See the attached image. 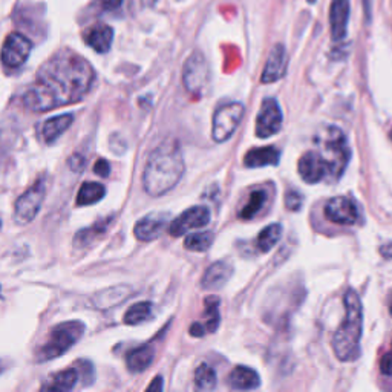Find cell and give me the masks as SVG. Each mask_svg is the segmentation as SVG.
Returning <instances> with one entry per match:
<instances>
[{"instance_id": "24", "label": "cell", "mask_w": 392, "mask_h": 392, "mask_svg": "<svg viewBox=\"0 0 392 392\" xmlns=\"http://www.w3.org/2000/svg\"><path fill=\"white\" fill-rule=\"evenodd\" d=\"M131 288L126 285H120V287H114L109 288L106 291H102V293L95 296V305L97 308H112L114 305L123 302V300L129 296Z\"/></svg>"}, {"instance_id": "10", "label": "cell", "mask_w": 392, "mask_h": 392, "mask_svg": "<svg viewBox=\"0 0 392 392\" xmlns=\"http://www.w3.org/2000/svg\"><path fill=\"white\" fill-rule=\"evenodd\" d=\"M282 111L276 98H266L261 105L259 114L256 117V132L258 138H270L282 129Z\"/></svg>"}, {"instance_id": "14", "label": "cell", "mask_w": 392, "mask_h": 392, "mask_svg": "<svg viewBox=\"0 0 392 392\" xmlns=\"http://www.w3.org/2000/svg\"><path fill=\"white\" fill-rule=\"evenodd\" d=\"M299 175L308 184H317L328 177V164L316 150L305 152L297 164Z\"/></svg>"}, {"instance_id": "31", "label": "cell", "mask_w": 392, "mask_h": 392, "mask_svg": "<svg viewBox=\"0 0 392 392\" xmlns=\"http://www.w3.org/2000/svg\"><path fill=\"white\" fill-rule=\"evenodd\" d=\"M267 203V194L263 190H254L249 198V203L244 206L241 218L242 220H251V218L256 216Z\"/></svg>"}, {"instance_id": "8", "label": "cell", "mask_w": 392, "mask_h": 392, "mask_svg": "<svg viewBox=\"0 0 392 392\" xmlns=\"http://www.w3.org/2000/svg\"><path fill=\"white\" fill-rule=\"evenodd\" d=\"M182 81L189 93L199 95L208 86L210 81V68L201 52H194L187 59L184 71H182Z\"/></svg>"}, {"instance_id": "16", "label": "cell", "mask_w": 392, "mask_h": 392, "mask_svg": "<svg viewBox=\"0 0 392 392\" xmlns=\"http://www.w3.org/2000/svg\"><path fill=\"white\" fill-rule=\"evenodd\" d=\"M348 19H350V0H333L330 8V25H331V37L334 42H340L345 39L348 31Z\"/></svg>"}, {"instance_id": "32", "label": "cell", "mask_w": 392, "mask_h": 392, "mask_svg": "<svg viewBox=\"0 0 392 392\" xmlns=\"http://www.w3.org/2000/svg\"><path fill=\"white\" fill-rule=\"evenodd\" d=\"M109 221H111V220H102V221L95 222L93 227H90V229L78 232L77 238H76V244L78 245V247H83V245L89 244L93 239H95L98 234H103L107 230Z\"/></svg>"}, {"instance_id": "41", "label": "cell", "mask_w": 392, "mask_h": 392, "mask_svg": "<svg viewBox=\"0 0 392 392\" xmlns=\"http://www.w3.org/2000/svg\"><path fill=\"white\" fill-rule=\"evenodd\" d=\"M391 316H392V305H391Z\"/></svg>"}, {"instance_id": "5", "label": "cell", "mask_w": 392, "mask_h": 392, "mask_svg": "<svg viewBox=\"0 0 392 392\" xmlns=\"http://www.w3.org/2000/svg\"><path fill=\"white\" fill-rule=\"evenodd\" d=\"M85 334V323L78 321L63 322L52 328L49 340L39 351V360L48 362L68 352Z\"/></svg>"}, {"instance_id": "38", "label": "cell", "mask_w": 392, "mask_h": 392, "mask_svg": "<svg viewBox=\"0 0 392 392\" xmlns=\"http://www.w3.org/2000/svg\"><path fill=\"white\" fill-rule=\"evenodd\" d=\"M105 10H117L123 4V0H100Z\"/></svg>"}, {"instance_id": "33", "label": "cell", "mask_w": 392, "mask_h": 392, "mask_svg": "<svg viewBox=\"0 0 392 392\" xmlns=\"http://www.w3.org/2000/svg\"><path fill=\"white\" fill-rule=\"evenodd\" d=\"M304 204V196L296 190H288L285 194V207L291 212H297L302 208Z\"/></svg>"}, {"instance_id": "7", "label": "cell", "mask_w": 392, "mask_h": 392, "mask_svg": "<svg viewBox=\"0 0 392 392\" xmlns=\"http://www.w3.org/2000/svg\"><path fill=\"white\" fill-rule=\"evenodd\" d=\"M44 187L43 181H37L32 187H30L25 194L17 199L14 206V221L19 225H26L34 221V218L39 215L42 204L44 201Z\"/></svg>"}, {"instance_id": "15", "label": "cell", "mask_w": 392, "mask_h": 392, "mask_svg": "<svg viewBox=\"0 0 392 392\" xmlns=\"http://www.w3.org/2000/svg\"><path fill=\"white\" fill-rule=\"evenodd\" d=\"M287 68H288V56H287L285 47L284 44L278 43L273 47L270 52L266 68H263V72L261 76V81L266 85L275 83V81L285 77Z\"/></svg>"}, {"instance_id": "28", "label": "cell", "mask_w": 392, "mask_h": 392, "mask_svg": "<svg viewBox=\"0 0 392 392\" xmlns=\"http://www.w3.org/2000/svg\"><path fill=\"white\" fill-rule=\"evenodd\" d=\"M218 385L216 372L207 363H201L195 371V386L198 391H213Z\"/></svg>"}, {"instance_id": "6", "label": "cell", "mask_w": 392, "mask_h": 392, "mask_svg": "<svg viewBox=\"0 0 392 392\" xmlns=\"http://www.w3.org/2000/svg\"><path fill=\"white\" fill-rule=\"evenodd\" d=\"M244 106L238 102L218 107L213 115L212 138L216 143H224L230 138L242 121Z\"/></svg>"}, {"instance_id": "18", "label": "cell", "mask_w": 392, "mask_h": 392, "mask_svg": "<svg viewBox=\"0 0 392 392\" xmlns=\"http://www.w3.org/2000/svg\"><path fill=\"white\" fill-rule=\"evenodd\" d=\"M280 160V152L275 145H266V148L251 149L244 157L245 167L258 169L266 166H278Z\"/></svg>"}, {"instance_id": "34", "label": "cell", "mask_w": 392, "mask_h": 392, "mask_svg": "<svg viewBox=\"0 0 392 392\" xmlns=\"http://www.w3.org/2000/svg\"><path fill=\"white\" fill-rule=\"evenodd\" d=\"M76 368L78 371L80 379H83L85 383H86V380H88V383H93V380H94V367H93V363L85 362V360L83 362H78L76 364Z\"/></svg>"}, {"instance_id": "44", "label": "cell", "mask_w": 392, "mask_h": 392, "mask_svg": "<svg viewBox=\"0 0 392 392\" xmlns=\"http://www.w3.org/2000/svg\"><path fill=\"white\" fill-rule=\"evenodd\" d=\"M0 227H2V222H0Z\"/></svg>"}, {"instance_id": "43", "label": "cell", "mask_w": 392, "mask_h": 392, "mask_svg": "<svg viewBox=\"0 0 392 392\" xmlns=\"http://www.w3.org/2000/svg\"><path fill=\"white\" fill-rule=\"evenodd\" d=\"M391 138H392V131H391Z\"/></svg>"}, {"instance_id": "22", "label": "cell", "mask_w": 392, "mask_h": 392, "mask_svg": "<svg viewBox=\"0 0 392 392\" xmlns=\"http://www.w3.org/2000/svg\"><path fill=\"white\" fill-rule=\"evenodd\" d=\"M153 357H155V350L152 345L140 346V348H135L127 354L126 357L127 368H129L131 372H143L150 367Z\"/></svg>"}, {"instance_id": "25", "label": "cell", "mask_w": 392, "mask_h": 392, "mask_svg": "<svg viewBox=\"0 0 392 392\" xmlns=\"http://www.w3.org/2000/svg\"><path fill=\"white\" fill-rule=\"evenodd\" d=\"M80 380V376H78V371L76 367H72L69 369H65V371H61L59 374H56L54 376L52 381L49 383L48 386H44L43 389H47V391H61V392H66V391H71V389H74V386L77 385V381Z\"/></svg>"}, {"instance_id": "9", "label": "cell", "mask_w": 392, "mask_h": 392, "mask_svg": "<svg viewBox=\"0 0 392 392\" xmlns=\"http://www.w3.org/2000/svg\"><path fill=\"white\" fill-rule=\"evenodd\" d=\"M325 216L328 221L340 225H357L362 222L360 207L351 196L331 198L325 206Z\"/></svg>"}, {"instance_id": "4", "label": "cell", "mask_w": 392, "mask_h": 392, "mask_svg": "<svg viewBox=\"0 0 392 392\" xmlns=\"http://www.w3.org/2000/svg\"><path fill=\"white\" fill-rule=\"evenodd\" d=\"M317 144L321 145V153L328 164V175L331 179H339L348 166L351 150L346 136L339 127L326 126L325 129L317 135Z\"/></svg>"}, {"instance_id": "21", "label": "cell", "mask_w": 392, "mask_h": 392, "mask_svg": "<svg viewBox=\"0 0 392 392\" xmlns=\"http://www.w3.org/2000/svg\"><path fill=\"white\" fill-rule=\"evenodd\" d=\"M72 123H74V115L72 114H61L49 118V120H47L43 124V140L48 144L57 141L60 136L69 129Z\"/></svg>"}, {"instance_id": "40", "label": "cell", "mask_w": 392, "mask_h": 392, "mask_svg": "<svg viewBox=\"0 0 392 392\" xmlns=\"http://www.w3.org/2000/svg\"><path fill=\"white\" fill-rule=\"evenodd\" d=\"M308 2H311V4H313V2H316V0H308Z\"/></svg>"}, {"instance_id": "36", "label": "cell", "mask_w": 392, "mask_h": 392, "mask_svg": "<svg viewBox=\"0 0 392 392\" xmlns=\"http://www.w3.org/2000/svg\"><path fill=\"white\" fill-rule=\"evenodd\" d=\"M380 369L386 376H392V352H388L380 360Z\"/></svg>"}, {"instance_id": "27", "label": "cell", "mask_w": 392, "mask_h": 392, "mask_svg": "<svg viewBox=\"0 0 392 392\" xmlns=\"http://www.w3.org/2000/svg\"><path fill=\"white\" fill-rule=\"evenodd\" d=\"M215 241V233L213 232H198V233H190L184 239V249L189 251L195 253H203L207 251L212 247Z\"/></svg>"}, {"instance_id": "29", "label": "cell", "mask_w": 392, "mask_h": 392, "mask_svg": "<svg viewBox=\"0 0 392 392\" xmlns=\"http://www.w3.org/2000/svg\"><path fill=\"white\" fill-rule=\"evenodd\" d=\"M206 331L207 333H215L218 330V326H220V321H221V316H220V299L210 296L206 299Z\"/></svg>"}, {"instance_id": "19", "label": "cell", "mask_w": 392, "mask_h": 392, "mask_svg": "<svg viewBox=\"0 0 392 392\" xmlns=\"http://www.w3.org/2000/svg\"><path fill=\"white\" fill-rule=\"evenodd\" d=\"M112 39H114V30L105 23L94 25L93 28H89L85 34V42L95 52H100V54H106L109 49H111Z\"/></svg>"}, {"instance_id": "42", "label": "cell", "mask_w": 392, "mask_h": 392, "mask_svg": "<svg viewBox=\"0 0 392 392\" xmlns=\"http://www.w3.org/2000/svg\"><path fill=\"white\" fill-rule=\"evenodd\" d=\"M0 371H2V364H0Z\"/></svg>"}, {"instance_id": "30", "label": "cell", "mask_w": 392, "mask_h": 392, "mask_svg": "<svg viewBox=\"0 0 392 392\" xmlns=\"http://www.w3.org/2000/svg\"><path fill=\"white\" fill-rule=\"evenodd\" d=\"M152 316V304L150 302H138L132 305L124 314L126 325H140L148 321Z\"/></svg>"}, {"instance_id": "3", "label": "cell", "mask_w": 392, "mask_h": 392, "mask_svg": "<svg viewBox=\"0 0 392 392\" xmlns=\"http://www.w3.org/2000/svg\"><path fill=\"white\" fill-rule=\"evenodd\" d=\"M345 319L333 335V351L340 362H352L360 354L363 309L357 291L350 288L343 297Z\"/></svg>"}, {"instance_id": "37", "label": "cell", "mask_w": 392, "mask_h": 392, "mask_svg": "<svg viewBox=\"0 0 392 392\" xmlns=\"http://www.w3.org/2000/svg\"><path fill=\"white\" fill-rule=\"evenodd\" d=\"M206 333V326L201 323H194L190 326V334L194 337H203Z\"/></svg>"}, {"instance_id": "39", "label": "cell", "mask_w": 392, "mask_h": 392, "mask_svg": "<svg viewBox=\"0 0 392 392\" xmlns=\"http://www.w3.org/2000/svg\"><path fill=\"white\" fill-rule=\"evenodd\" d=\"M161 389H162V379L161 377L155 379L148 386V391H161Z\"/></svg>"}, {"instance_id": "13", "label": "cell", "mask_w": 392, "mask_h": 392, "mask_svg": "<svg viewBox=\"0 0 392 392\" xmlns=\"http://www.w3.org/2000/svg\"><path fill=\"white\" fill-rule=\"evenodd\" d=\"M170 224V215L167 212H153L143 216L135 224V238L141 242H150L158 239Z\"/></svg>"}, {"instance_id": "11", "label": "cell", "mask_w": 392, "mask_h": 392, "mask_svg": "<svg viewBox=\"0 0 392 392\" xmlns=\"http://www.w3.org/2000/svg\"><path fill=\"white\" fill-rule=\"evenodd\" d=\"M210 210L204 206H195L187 208L186 212H182L178 218L170 221L169 224V233L173 238H179V236L189 233L190 230L203 229L210 222Z\"/></svg>"}, {"instance_id": "26", "label": "cell", "mask_w": 392, "mask_h": 392, "mask_svg": "<svg viewBox=\"0 0 392 392\" xmlns=\"http://www.w3.org/2000/svg\"><path fill=\"white\" fill-rule=\"evenodd\" d=\"M280 238H282V225L270 224L258 236V249L262 253H268L276 247Z\"/></svg>"}, {"instance_id": "17", "label": "cell", "mask_w": 392, "mask_h": 392, "mask_svg": "<svg viewBox=\"0 0 392 392\" xmlns=\"http://www.w3.org/2000/svg\"><path fill=\"white\" fill-rule=\"evenodd\" d=\"M233 275V266L227 261H218L212 263L204 273L201 285L207 291L221 290Z\"/></svg>"}, {"instance_id": "2", "label": "cell", "mask_w": 392, "mask_h": 392, "mask_svg": "<svg viewBox=\"0 0 392 392\" xmlns=\"http://www.w3.org/2000/svg\"><path fill=\"white\" fill-rule=\"evenodd\" d=\"M184 175V158L175 140L162 141L145 162L143 187L145 194L158 198L175 187Z\"/></svg>"}, {"instance_id": "1", "label": "cell", "mask_w": 392, "mask_h": 392, "mask_svg": "<svg viewBox=\"0 0 392 392\" xmlns=\"http://www.w3.org/2000/svg\"><path fill=\"white\" fill-rule=\"evenodd\" d=\"M95 78L90 63L72 51H61L42 66L35 83L23 95V105L34 112L80 102Z\"/></svg>"}, {"instance_id": "20", "label": "cell", "mask_w": 392, "mask_h": 392, "mask_svg": "<svg viewBox=\"0 0 392 392\" xmlns=\"http://www.w3.org/2000/svg\"><path fill=\"white\" fill-rule=\"evenodd\" d=\"M229 385L236 391H253L261 386V377L249 367H236L229 376Z\"/></svg>"}, {"instance_id": "12", "label": "cell", "mask_w": 392, "mask_h": 392, "mask_svg": "<svg viewBox=\"0 0 392 392\" xmlns=\"http://www.w3.org/2000/svg\"><path fill=\"white\" fill-rule=\"evenodd\" d=\"M32 51V43L20 32L8 35L2 48V63L10 69L20 68L28 60Z\"/></svg>"}, {"instance_id": "23", "label": "cell", "mask_w": 392, "mask_h": 392, "mask_svg": "<svg viewBox=\"0 0 392 392\" xmlns=\"http://www.w3.org/2000/svg\"><path fill=\"white\" fill-rule=\"evenodd\" d=\"M106 195V187L100 182L89 181L80 187L77 195V206H93L102 201Z\"/></svg>"}, {"instance_id": "35", "label": "cell", "mask_w": 392, "mask_h": 392, "mask_svg": "<svg viewBox=\"0 0 392 392\" xmlns=\"http://www.w3.org/2000/svg\"><path fill=\"white\" fill-rule=\"evenodd\" d=\"M94 172L97 173V175L100 177H103V178H107L109 177V173H111V166H109V162L106 160H98L95 162V166H94Z\"/></svg>"}]
</instances>
